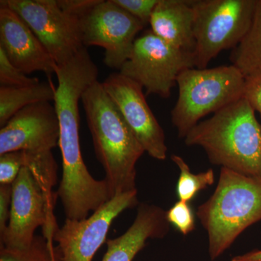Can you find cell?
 Instances as JSON below:
<instances>
[{"label": "cell", "instance_id": "cell-1", "mask_svg": "<svg viewBox=\"0 0 261 261\" xmlns=\"http://www.w3.org/2000/svg\"><path fill=\"white\" fill-rule=\"evenodd\" d=\"M55 73L58 85L54 106L59 120L63 161L57 195L66 219L82 220L112 198L106 180L95 179L89 173L81 151L79 103L84 92L97 82L98 69L83 47L68 63L57 65Z\"/></svg>", "mask_w": 261, "mask_h": 261}, {"label": "cell", "instance_id": "cell-2", "mask_svg": "<svg viewBox=\"0 0 261 261\" xmlns=\"http://www.w3.org/2000/svg\"><path fill=\"white\" fill-rule=\"evenodd\" d=\"M95 155L106 173L111 197L137 190V161L145 151L115 103L97 82L82 94Z\"/></svg>", "mask_w": 261, "mask_h": 261}, {"label": "cell", "instance_id": "cell-3", "mask_svg": "<svg viewBox=\"0 0 261 261\" xmlns=\"http://www.w3.org/2000/svg\"><path fill=\"white\" fill-rule=\"evenodd\" d=\"M185 142L202 147L213 164L261 176V126L244 97L199 122Z\"/></svg>", "mask_w": 261, "mask_h": 261}, {"label": "cell", "instance_id": "cell-4", "mask_svg": "<svg viewBox=\"0 0 261 261\" xmlns=\"http://www.w3.org/2000/svg\"><path fill=\"white\" fill-rule=\"evenodd\" d=\"M197 216L208 236L211 260L221 256L247 228L261 220V176L221 168L213 195Z\"/></svg>", "mask_w": 261, "mask_h": 261}, {"label": "cell", "instance_id": "cell-5", "mask_svg": "<svg viewBox=\"0 0 261 261\" xmlns=\"http://www.w3.org/2000/svg\"><path fill=\"white\" fill-rule=\"evenodd\" d=\"M178 96L171 122L185 139L200 119L243 97L245 76L234 65L190 68L178 76Z\"/></svg>", "mask_w": 261, "mask_h": 261}, {"label": "cell", "instance_id": "cell-6", "mask_svg": "<svg viewBox=\"0 0 261 261\" xmlns=\"http://www.w3.org/2000/svg\"><path fill=\"white\" fill-rule=\"evenodd\" d=\"M257 0H192L195 12V68H207L221 51L233 49L251 27Z\"/></svg>", "mask_w": 261, "mask_h": 261}, {"label": "cell", "instance_id": "cell-7", "mask_svg": "<svg viewBox=\"0 0 261 261\" xmlns=\"http://www.w3.org/2000/svg\"><path fill=\"white\" fill-rule=\"evenodd\" d=\"M58 195L48 190L27 166H23L13 183L10 219L0 234L1 247L25 250L42 227L43 234H54L59 228L54 214Z\"/></svg>", "mask_w": 261, "mask_h": 261}, {"label": "cell", "instance_id": "cell-8", "mask_svg": "<svg viewBox=\"0 0 261 261\" xmlns=\"http://www.w3.org/2000/svg\"><path fill=\"white\" fill-rule=\"evenodd\" d=\"M195 68L193 56L170 45L151 30L136 39L119 73L142 86L146 95H171L180 73Z\"/></svg>", "mask_w": 261, "mask_h": 261}, {"label": "cell", "instance_id": "cell-9", "mask_svg": "<svg viewBox=\"0 0 261 261\" xmlns=\"http://www.w3.org/2000/svg\"><path fill=\"white\" fill-rule=\"evenodd\" d=\"M138 205L137 190L115 195L87 219H65L53 237L55 261H92L107 241L110 227L127 209Z\"/></svg>", "mask_w": 261, "mask_h": 261}, {"label": "cell", "instance_id": "cell-10", "mask_svg": "<svg viewBox=\"0 0 261 261\" xmlns=\"http://www.w3.org/2000/svg\"><path fill=\"white\" fill-rule=\"evenodd\" d=\"M30 27L57 65L70 61L84 47L80 19L62 10L58 0H2Z\"/></svg>", "mask_w": 261, "mask_h": 261}, {"label": "cell", "instance_id": "cell-11", "mask_svg": "<svg viewBox=\"0 0 261 261\" xmlns=\"http://www.w3.org/2000/svg\"><path fill=\"white\" fill-rule=\"evenodd\" d=\"M80 25L84 47H102L104 63L110 68L119 70L129 58L137 35L145 27L113 0H99L80 19Z\"/></svg>", "mask_w": 261, "mask_h": 261}, {"label": "cell", "instance_id": "cell-12", "mask_svg": "<svg viewBox=\"0 0 261 261\" xmlns=\"http://www.w3.org/2000/svg\"><path fill=\"white\" fill-rule=\"evenodd\" d=\"M102 87L145 152L159 161L167 157L166 136L146 100L143 87L121 73H113Z\"/></svg>", "mask_w": 261, "mask_h": 261}, {"label": "cell", "instance_id": "cell-13", "mask_svg": "<svg viewBox=\"0 0 261 261\" xmlns=\"http://www.w3.org/2000/svg\"><path fill=\"white\" fill-rule=\"evenodd\" d=\"M60 125L50 102L34 103L14 115L0 130V154L23 151L39 154L59 146Z\"/></svg>", "mask_w": 261, "mask_h": 261}, {"label": "cell", "instance_id": "cell-14", "mask_svg": "<svg viewBox=\"0 0 261 261\" xmlns=\"http://www.w3.org/2000/svg\"><path fill=\"white\" fill-rule=\"evenodd\" d=\"M0 5V49L10 63L25 75L55 73L56 62L30 27L13 10Z\"/></svg>", "mask_w": 261, "mask_h": 261}, {"label": "cell", "instance_id": "cell-15", "mask_svg": "<svg viewBox=\"0 0 261 261\" xmlns=\"http://www.w3.org/2000/svg\"><path fill=\"white\" fill-rule=\"evenodd\" d=\"M166 211L159 206L138 205L135 221L126 232L106 241L107 251L102 261H133L149 239H161L169 231Z\"/></svg>", "mask_w": 261, "mask_h": 261}, {"label": "cell", "instance_id": "cell-16", "mask_svg": "<svg viewBox=\"0 0 261 261\" xmlns=\"http://www.w3.org/2000/svg\"><path fill=\"white\" fill-rule=\"evenodd\" d=\"M194 24L192 0H159L149 25L150 30L163 41L193 56Z\"/></svg>", "mask_w": 261, "mask_h": 261}, {"label": "cell", "instance_id": "cell-17", "mask_svg": "<svg viewBox=\"0 0 261 261\" xmlns=\"http://www.w3.org/2000/svg\"><path fill=\"white\" fill-rule=\"evenodd\" d=\"M56 89L49 82L25 87L0 86V126L3 128L18 111L34 103L55 100Z\"/></svg>", "mask_w": 261, "mask_h": 261}, {"label": "cell", "instance_id": "cell-18", "mask_svg": "<svg viewBox=\"0 0 261 261\" xmlns=\"http://www.w3.org/2000/svg\"><path fill=\"white\" fill-rule=\"evenodd\" d=\"M230 61L244 76L261 70V0H257L250 30L231 51Z\"/></svg>", "mask_w": 261, "mask_h": 261}, {"label": "cell", "instance_id": "cell-19", "mask_svg": "<svg viewBox=\"0 0 261 261\" xmlns=\"http://www.w3.org/2000/svg\"><path fill=\"white\" fill-rule=\"evenodd\" d=\"M171 159L180 171L176 185L178 200L190 202L199 192L214 185L215 173L212 168L195 174L192 172L190 166L185 162V160L179 155L172 154Z\"/></svg>", "mask_w": 261, "mask_h": 261}, {"label": "cell", "instance_id": "cell-20", "mask_svg": "<svg viewBox=\"0 0 261 261\" xmlns=\"http://www.w3.org/2000/svg\"><path fill=\"white\" fill-rule=\"evenodd\" d=\"M53 238L35 236L30 247L25 250L0 248V261H55Z\"/></svg>", "mask_w": 261, "mask_h": 261}, {"label": "cell", "instance_id": "cell-21", "mask_svg": "<svg viewBox=\"0 0 261 261\" xmlns=\"http://www.w3.org/2000/svg\"><path fill=\"white\" fill-rule=\"evenodd\" d=\"M168 223L172 224L183 235H188L195 228V217L190 202L178 200L166 211Z\"/></svg>", "mask_w": 261, "mask_h": 261}, {"label": "cell", "instance_id": "cell-22", "mask_svg": "<svg viewBox=\"0 0 261 261\" xmlns=\"http://www.w3.org/2000/svg\"><path fill=\"white\" fill-rule=\"evenodd\" d=\"M37 78H31L10 63L3 49H0V86L20 87L39 83Z\"/></svg>", "mask_w": 261, "mask_h": 261}, {"label": "cell", "instance_id": "cell-23", "mask_svg": "<svg viewBox=\"0 0 261 261\" xmlns=\"http://www.w3.org/2000/svg\"><path fill=\"white\" fill-rule=\"evenodd\" d=\"M24 166L25 154L23 151L0 154V185H13Z\"/></svg>", "mask_w": 261, "mask_h": 261}, {"label": "cell", "instance_id": "cell-24", "mask_svg": "<svg viewBox=\"0 0 261 261\" xmlns=\"http://www.w3.org/2000/svg\"><path fill=\"white\" fill-rule=\"evenodd\" d=\"M113 2L146 27L149 23L159 0H113Z\"/></svg>", "mask_w": 261, "mask_h": 261}, {"label": "cell", "instance_id": "cell-25", "mask_svg": "<svg viewBox=\"0 0 261 261\" xmlns=\"http://www.w3.org/2000/svg\"><path fill=\"white\" fill-rule=\"evenodd\" d=\"M243 97L261 116V70L245 76Z\"/></svg>", "mask_w": 261, "mask_h": 261}, {"label": "cell", "instance_id": "cell-26", "mask_svg": "<svg viewBox=\"0 0 261 261\" xmlns=\"http://www.w3.org/2000/svg\"><path fill=\"white\" fill-rule=\"evenodd\" d=\"M99 0H58L61 9L67 13L80 19L88 13Z\"/></svg>", "mask_w": 261, "mask_h": 261}, {"label": "cell", "instance_id": "cell-27", "mask_svg": "<svg viewBox=\"0 0 261 261\" xmlns=\"http://www.w3.org/2000/svg\"><path fill=\"white\" fill-rule=\"evenodd\" d=\"M13 185H0V234L4 232L10 219Z\"/></svg>", "mask_w": 261, "mask_h": 261}, {"label": "cell", "instance_id": "cell-28", "mask_svg": "<svg viewBox=\"0 0 261 261\" xmlns=\"http://www.w3.org/2000/svg\"><path fill=\"white\" fill-rule=\"evenodd\" d=\"M231 261H261V250H252L243 255L233 257Z\"/></svg>", "mask_w": 261, "mask_h": 261}]
</instances>
